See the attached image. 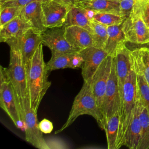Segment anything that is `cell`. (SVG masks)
<instances>
[{
	"label": "cell",
	"mask_w": 149,
	"mask_h": 149,
	"mask_svg": "<svg viewBox=\"0 0 149 149\" xmlns=\"http://www.w3.org/2000/svg\"><path fill=\"white\" fill-rule=\"evenodd\" d=\"M65 36L70 45L78 51L94 46L91 33L81 27L77 26L65 27Z\"/></svg>",
	"instance_id": "15"
},
{
	"label": "cell",
	"mask_w": 149,
	"mask_h": 149,
	"mask_svg": "<svg viewBox=\"0 0 149 149\" xmlns=\"http://www.w3.org/2000/svg\"><path fill=\"white\" fill-rule=\"evenodd\" d=\"M145 45H146V47H148V48H149V43L146 44H145Z\"/></svg>",
	"instance_id": "37"
},
{
	"label": "cell",
	"mask_w": 149,
	"mask_h": 149,
	"mask_svg": "<svg viewBox=\"0 0 149 149\" xmlns=\"http://www.w3.org/2000/svg\"><path fill=\"white\" fill-rule=\"evenodd\" d=\"M136 2V0H120V14L124 19L130 15Z\"/></svg>",
	"instance_id": "30"
},
{
	"label": "cell",
	"mask_w": 149,
	"mask_h": 149,
	"mask_svg": "<svg viewBox=\"0 0 149 149\" xmlns=\"http://www.w3.org/2000/svg\"><path fill=\"white\" fill-rule=\"evenodd\" d=\"M83 115L93 117L98 126L102 130H105V123L93 94L91 81H84L82 87L74 98L66 121L55 133H61L70 126L79 116Z\"/></svg>",
	"instance_id": "2"
},
{
	"label": "cell",
	"mask_w": 149,
	"mask_h": 149,
	"mask_svg": "<svg viewBox=\"0 0 149 149\" xmlns=\"http://www.w3.org/2000/svg\"><path fill=\"white\" fill-rule=\"evenodd\" d=\"M65 27L47 28L41 32L42 43L47 47L51 54L78 52L67 41L65 36Z\"/></svg>",
	"instance_id": "10"
},
{
	"label": "cell",
	"mask_w": 149,
	"mask_h": 149,
	"mask_svg": "<svg viewBox=\"0 0 149 149\" xmlns=\"http://www.w3.org/2000/svg\"><path fill=\"white\" fill-rule=\"evenodd\" d=\"M91 20L108 27L120 24L125 19L120 15L114 13L94 12L93 13Z\"/></svg>",
	"instance_id": "28"
},
{
	"label": "cell",
	"mask_w": 149,
	"mask_h": 149,
	"mask_svg": "<svg viewBox=\"0 0 149 149\" xmlns=\"http://www.w3.org/2000/svg\"><path fill=\"white\" fill-rule=\"evenodd\" d=\"M93 12L88 11L77 5L69 8L67 14L65 27L77 26L91 31V21Z\"/></svg>",
	"instance_id": "18"
},
{
	"label": "cell",
	"mask_w": 149,
	"mask_h": 149,
	"mask_svg": "<svg viewBox=\"0 0 149 149\" xmlns=\"http://www.w3.org/2000/svg\"><path fill=\"white\" fill-rule=\"evenodd\" d=\"M140 138L141 126L139 119V101L137 95L136 104L126 132L123 146L130 149H139Z\"/></svg>",
	"instance_id": "16"
},
{
	"label": "cell",
	"mask_w": 149,
	"mask_h": 149,
	"mask_svg": "<svg viewBox=\"0 0 149 149\" xmlns=\"http://www.w3.org/2000/svg\"><path fill=\"white\" fill-rule=\"evenodd\" d=\"M120 109V96L113 56L111 70L107 83L102 105V113L105 123V126L107 120L116 112H119Z\"/></svg>",
	"instance_id": "9"
},
{
	"label": "cell",
	"mask_w": 149,
	"mask_h": 149,
	"mask_svg": "<svg viewBox=\"0 0 149 149\" xmlns=\"http://www.w3.org/2000/svg\"><path fill=\"white\" fill-rule=\"evenodd\" d=\"M79 52L84 60L81 68L83 80L90 81L99 66L109 55L104 49L94 46L80 50Z\"/></svg>",
	"instance_id": "13"
},
{
	"label": "cell",
	"mask_w": 149,
	"mask_h": 149,
	"mask_svg": "<svg viewBox=\"0 0 149 149\" xmlns=\"http://www.w3.org/2000/svg\"><path fill=\"white\" fill-rule=\"evenodd\" d=\"M23 6L0 8V27L20 15Z\"/></svg>",
	"instance_id": "29"
},
{
	"label": "cell",
	"mask_w": 149,
	"mask_h": 149,
	"mask_svg": "<svg viewBox=\"0 0 149 149\" xmlns=\"http://www.w3.org/2000/svg\"><path fill=\"white\" fill-rule=\"evenodd\" d=\"M74 53L51 54L49 61L46 63L48 71L51 72L55 70L70 68L71 59Z\"/></svg>",
	"instance_id": "25"
},
{
	"label": "cell",
	"mask_w": 149,
	"mask_h": 149,
	"mask_svg": "<svg viewBox=\"0 0 149 149\" xmlns=\"http://www.w3.org/2000/svg\"><path fill=\"white\" fill-rule=\"evenodd\" d=\"M20 15L41 33L46 29L44 24L42 2L35 1L23 6Z\"/></svg>",
	"instance_id": "19"
},
{
	"label": "cell",
	"mask_w": 149,
	"mask_h": 149,
	"mask_svg": "<svg viewBox=\"0 0 149 149\" xmlns=\"http://www.w3.org/2000/svg\"><path fill=\"white\" fill-rule=\"evenodd\" d=\"M112 61L113 56L108 55L99 66L91 80L93 93L101 113L102 105L111 70Z\"/></svg>",
	"instance_id": "11"
},
{
	"label": "cell",
	"mask_w": 149,
	"mask_h": 149,
	"mask_svg": "<svg viewBox=\"0 0 149 149\" xmlns=\"http://www.w3.org/2000/svg\"><path fill=\"white\" fill-rule=\"evenodd\" d=\"M119 123L120 115L119 112H116L107 120L104 131L106 133L108 149H116Z\"/></svg>",
	"instance_id": "23"
},
{
	"label": "cell",
	"mask_w": 149,
	"mask_h": 149,
	"mask_svg": "<svg viewBox=\"0 0 149 149\" xmlns=\"http://www.w3.org/2000/svg\"><path fill=\"white\" fill-rule=\"evenodd\" d=\"M136 101V77L135 72L132 65L130 71L124 84L123 94L121 99L119 112L120 123L116 149L123 146L126 132L130 123Z\"/></svg>",
	"instance_id": "3"
},
{
	"label": "cell",
	"mask_w": 149,
	"mask_h": 149,
	"mask_svg": "<svg viewBox=\"0 0 149 149\" xmlns=\"http://www.w3.org/2000/svg\"><path fill=\"white\" fill-rule=\"evenodd\" d=\"M120 0H91L79 2L77 5L93 13H111L120 15Z\"/></svg>",
	"instance_id": "20"
},
{
	"label": "cell",
	"mask_w": 149,
	"mask_h": 149,
	"mask_svg": "<svg viewBox=\"0 0 149 149\" xmlns=\"http://www.w3.org/2000/svg\"><path fill=\"white\" fill-rule=\"evenodd\" d=\"M132 65L140 72L149 84V48L145 46L130 50Z\"/></svg>",
	"instance_id": "21"
},
{
	"label": "cell",
	"mask_w": 149,
	"mask_h": 149,
	"mask_svg": "<svg viewBox=\"0 0 149 149\" xmlns=\"http://www.w3.org/2000/svg\"><path fill=\"white\" fill-rule=\"evenodd\" d=\"M148 30H149V27H148Z\"/></svg>",
	"instance_id": "38"
},
{
	"label": "cell",
	"mask_w": 149,
	"mask_h": 149,
	"mask_svg": "<svg viewBox=\"0 0 149 149\" xmlns=\"http://www.w3.org/2000/svg\"><path fill=\"white\" fill-rule=\"evenodd\" d=\"M31 27V24L20 15L0 27V41L6 42L17 38Z\"/></svg>",
	"instance_id": "17"
},
{
	"label": "cell",
	"mask_w": 149,
	"mask_h": 149,
	"mask_svg": "<svg viewBox=\"0 0 149 149\" xmlns=\"http://www.w3.org/2000/svg\"><path fill=\"white\" fill-rule=\"evenodd\" d=\"M0 106L17 127L24 123L17 97L5 67L0 68Z\"/></svg>",
	"instance_id": "6"
},
{
	"label": "cell",
	"mask_w": 149,
	"mask_h": 149,
	"mask_svg": "<svg viewBox=\"0 0 149 149\" xmlns=\"http://www.w3.org/2000/svg\"><path fill=\"white\" fill-rule=\"evenodd\" d=\"M149 0H136L130 15L122 23V29L127 42L139 45L149 43L148 27L145 23L142 12Z\"/></svg>",
	"instance_id": "4"
},
{
	"label": "cell",
	"mask_w": 149,
	"mask_h": 149,
	"mask_svg": "<svg viewBox=\"0 0 149 149\" xmlns=\"http://www.w3.org/2000/svg\"><path fill=\"white\" fill-rule=\"evenodd\" d=\"M113 61L121 102L124 84L132 67L130 50L126 47V44H122L117 48L113 56Z\"/></svg>",
	"instance_id": "14"
},
{
	"label": "cell",
	"mask_w": 149,
	"mask_h": 149,
	"mask_svg": "<svg viewBox=\"0 0 149 149\" xmlns=\"http://www.w3.org/2000/svg\"><path fill=\"white\" fill-rule=\"evenodd\" d=\"M75 1V2L76 3V5L79 3V2H84V1H91V0H74Z\"/></svg>",
	"instance_id": "36"
},
{
	"label": "cell",
	"mask_w": 149,
	"mask_h": 149,
	"mask_svg": "<svg viewBox=\"0 0 149 149\" xmlns=\"http://www.w3.org/2000/svg\"><path fill=\"white\" fill-rule=\"evenodd\" d=\"M139 119L141 126V138L139 149H149V111L140 101Z\"/></svg>",
	"instance_id": "24"
},
{
	"label": "cell",
	"mask_w": 149,
	"mask_h": 149,
	"mask_svg": "<svg viewBox=\"0 0 149 149\" xmlns=\"http://www.w3.org/2000/svg\"><path fill=\"white\" fill-rule=\"evenodd\" d=\"M142 16L147 26L149 27V1L143 8Z\"/></svg>",
	"instance_id": "34"
},
{
	"label": "cell",
	"mask_w": 149,
	"mask_h": 149,
	"mask_svg": "<svg viewBox=\"0 0 149 149\" xmlns=\"http://www.w3.org/2000/svg\"><path fill=\"white\" fill-rule=\"evenodd\" d=\"M22 110L23 121L26 127V140L37 148L49 149L48 143L42 136L43 133L39 127L37 113L30 107L28 97L23 102Z\"/></svg>",
	"instance_id": "8"
},
{
	"label": "cell",
	"mask_w": 149,
	"mask_h": 149,
	"mask_svg": "<svg viewBox=\"0 0 149 149\" xmlns=\"http://www.w3.org/2000/svg\"><path fill=\"white\" fill-rule=\"evenodd\" d=\"M69 8L56 0L42 2L44 24L46 29L64 26Z\"/></svg>",
	"instance_id": "12"
},
{
	"label": "cell",
	"mask_w": 149,
	"mask_h": 149,
	"mask_svg": "<svg viewBox=\"0 0 149 149\" xmlns=\"http://www.w3.org/2000/svg\"><path fill=\"white\" fill-rule=\"evenodd\" d=\"M48 71L44 59L43 44L33 55L27 72V92L30 107L37 113L40 102L51 85L48 79Z\"/></svg>",
	"instance_id": "1"
},
{
	"label": "cell",
	"mask_w": 149,
	"mask_h": 149,
	"mask_svg": "<svg viewBox=\"0 0 149 149\" xmlns=\"http://www.w3.org/2000/svg\"><path fill=\"white\" fill-rule=\"evenodd\" d=\"M108 38L104 50L109 55L114 56L117 48L122 44L127 42L125 35L122 29V23L107 27Z\"/></svg>",
	"instance_id": "22"
},
{
	"label": "cell",
	"mask_w": 149,
	"mask_h": 149,
	"mask_svg": "<svg viewBox=\"0 0 149 149\" xmlns=\"http://www.w3.org/2000/svg\"><path fill=\"white\" fill-rule=\"evenodd\" d=\"M6 43L9 47L19 49L27 72L33 55L38 47L42 44L41 33L31 27L20 36L9 40Z\"/></svg>",
	"instance_id": "7"
},
{
	"label": "cell",
	"mask_w": 149,
	"mask_h": 149,
	"mask_svg": "<svg viewBox=\"0 0 149 149\" xmlns=\"http://www.w3.org/2000/svg\"><path fill=\"white\" fill-rule=\"evenodd\" d=\"M39 127L41 131L45 134H48L51 133L53 130L54 126L51 121L47 119H43L38 123Z\"/></svg>",
	"instance_id": "33"
},
{
	"label": "cell",
	"mask_w": 149,
	"mask_h": 149,
	"mask_svg": "<svg viewBox=\"0 0 149 149\" xmlns=\"http://www.w3.org/2000/svg\"><path fill=\"white\" fill-rule=\"evenodd\" d=\"M134 70L136 73L137 95L138 99L140 102L149 111V84L146 80L144 77L140 72L134 69Z\"/></svg>",
	"instance_id": "27"
},
{
	"label": "cell",
	"mask_w": 149,
	"mask_h": 149,
	"mask_svg": "<svg viewBox=\"0 0 149 149\" xmlns=\"http://www.w3.org/2000/svg\"><path fill=\"white\" fill-rule=\"evenodd\" d=\"M5 69L13 87L18 104L23 115L22 104L23 101L28 97L27 72L21 52L17 48L10 47L9 63L8 67L5 68Z\"/></svg>",
	"instance_id": "5"
},
{
	"label": "cell",
	"mask_w": 149,
	"mask_h": 149,
	"mask_svg": "<svg viewBox=\"0 0 149 149\" xmlns=\"http://www.w3.org/2000/svg\"><path fill=\"white\" fill-rule=\"evenodd\" d=\"M91 34L93 37L94 47L104 49L108 38L107 26L93 20L91 21Z\"/></svg>",
	"instance_id": "26"
},
{
	"label": "cell",
	"mask_w": 149,
	"mask_h": 149,
	"mask_svg": "<svg viewBox=\"0 0 149 149\" xmlns=\"http://www.w3.org/2000/svg\"><path fill=\"white\" fill-rule=\"evenodd\" d=\"M83 58L79 52H76L73 54L70 62V69H78L81 68L83 64Z\"/></svg>",
	"instance_id": "32"
},
{
	"label": "cell",
	"mask_w": 149,
	"mask_h": 149,
	"mask_svg": "<svg viewBox=\"0 0 149 149\" xmlns=\"http://www.w3.org/2000/svg\"><path fill=\"white\" fill-rule=\"evenodd\" d=\"M48 0H0V8L8 6H24L35 1H46Z\"/></svg>",
	"instance_id": "31"
},
{
	"label": "cell",
	"mask_w": 149,
	"mask_h": 149,
	"mask_svg": "<svg viewBox=\"0 0 149 149\" xmlns=\"http://www.w3.org/2000/svg\"><path fill=\"white\" fill-rule=\"evenodd\" d=\"M59 2H61L63 4H65L69 6H72L73 5H76V3L74 0H56Z\"/></svg>",
	"instance_id": "35"
}]
</instances>
